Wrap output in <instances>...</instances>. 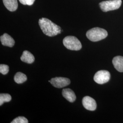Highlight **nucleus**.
<instances>
[{
	"instance_id": "f257e3e1",
	"label": "nucleus",
	"mask_w": 123,
	"mask_h": 123,
	"mask_svg": "<svg viewBox=\"0 0 123 123\" xmlns=\"http://www.w3.org/2000/svg\"><path fill=\"white\" fill-rule=\"evenodd\" d=\"M38 23L41 30L46 35L52 37L61 33V27L48 18H40Z\"/></svg>"
},
{
	"instance_id": "f03ea898",
	"label": "nucleus",
	"mask_w": 123,
	"mask_h": 123,
	"mask_svg": "<svg viewBox=\"0 0 123 123\" xmlns=\"http://www.w3.org/2000/svg\"><path fill=\"white\" fill-rule=\"evenodd\" d=\"M108 32L104 29L99 27H94L89 30L86 33L88 39L92 42H98L105 38Z\"/></svg>"
},
{
	"instance_id": "7ed1b4c3",
	"label": "nucleus",
	"mask_w": 123,
	"mask_h": 123,
	"mask_svg": "<svg viewBox=\"0 0 123 123\" xmlns=\"http://www.w3.org/2000/svg\"><path fill=\"white\" fill-rule=\"evenodd\" d=\"M63 44L67 49L71 50L79 51L82 47L79 40L76 37L72 36L66 37L63 40Z\"/></svg>"
},
{
	"instance_id": "20e7f679",
	"label": "nucleus",
	"mask_w": 123,
	"mask_h": 123,
	"mask_svg": "<svg viewBox=\"0 0 123 123\" xmlns=\"http://www.w3.org/2000/svg\"><path fill=\"white\" fill-rule=\"evenodd\" d=\"M121 4V0H109L102 1L99 4V5L103 12H107L119 9Z\"/></svg>"
},
{
	"instance_id": "39448f33",
	"label": "nucleus",
	"mask_w": 123,
	"mask_h": 123,
	"mask_svg": "<svg viewBox=\"0 0 123 123\" xmlns=\"http://www.w3.org/2000/svg\"><path fill=\"white\" fill-rule=\"evenodd\" d=\"M110 79V73L108 71L103 70L97 72L93 78L94 81L99 84H105L109 81Z\"/></svg>"
},
{
	"instance_id": "423d86ee",
	"label": "nucleus",
	"mask_w": 123,
	"mask_h": 123,
	"mask_svg": "<svg viewBox=\"0 0 123 123\" xmlns=\"http://www.w3.org/2000/svg\"><path fill=\"white\" fill-rule=\"evenodd\" d=\"M52 85L55 88H64L70 84V80L63 77H56L52 78L50 81H49Z\"/></svg>"
},
{
	"instance_id": "0eeeda50",
	"label": "nucleus",
	"mask_w": 123,
	"mask_h": 123,
	"mask_svg": "<svg viewBox=\"0 0 123 123\" xmlns=\"http://www.w3.org/2000/svg\"><path fill=\"white\" fill-rule=\"evenodd\" d=\"M82 104L84 107L87 110L94 111L96 109V102L91 97L89 96H85L84 97L82 100Z\"/></svg>"
},
{
	"instance_id": "6e6552de",
	"label": "nucleus",
	"mask_w": 123,
	"mask_h": 123,
	"mask_svg": "<svg viewBox=\"0 0 123 123\" xmlns=\"http://www.w3.org/2000/svg\"><path fill=\"white\" fill-rule=\"evenodd\" d=\"M0 39L2 45L5 46L12 48L13 47L15 44V41L13 38L6 33L0 36Z\"/></svg>"
},
{
	"instance_id": "1a4fd4ad",
	"label": "nucleus",
	"mask_w": 123,
	"mask_h": 123,
	"mask_svg": "<svg viewBox=\"0 0 123 123\" xmlns=\"http://www.w3.org/2000/svg\"><path fill=\"white\" fill-rule=\"evenodd\" d=\"M62 95L68 101L71 103L74 102L76 99L74 92L69 88L63 89L62 91Z\"/></svg>"
},
{
	"instance_id": "9d476101",
	"label": "nucleus",
	"mask_w": 123,
	"mask_h": 123,
	"mask_svg": "<svg viewBox=\"0 0 123 123\" xmlns=\"http://www.w3.org/2000/svg\"><path fill=\"white\" fill-rule=\"evenodd\" d=\"M114 68L119 72H123V57L117 56L112 61Z\"/></svg>"
},
{
	"instance_id": "9b49d317",
	"label": "nucleus",
	"mask_w": 123,
	"mask_h": 123,
	"mask_svg": "<svg viewBox=\"0 0 123 123\" xmlns=\"http://www.w3.org/2000/svg\"><path fill=\"white\" fill-rule=\"evenodd\" d=\"M5 6L10 12H14L18 8L17 0H2Z\"/></svg>"
},
{
	"instance_id": "f8f14e48",
	"label": "nucleus",
	"mask_w": 123,
	"mask_h": 123,
	"mask_svg": "<svg viewBox=\"0 0 123 123\" xmlns=\"http://www.w3.org/2000/svg\"><path fill=\"white\" fill-rule=\"evenodd\" d=\"M21 60L27 63L31 64L35 60V57L30 52L28 51H24L21 57Z\"/></svg>"
},
{
	"instance_id": "ddd939ff",
	"label": "nucleus",
	"mask_w": 123,
	"mask_h": 123,
	"mask_svg": "<svg viewBox=\"0 0 123 123\" xmlns=\"http://www.w3.org/2000/svg\"><path fill=\"white\" fill-rule=\"evenodd\" d=\"M14 80L15 82L18 84L23 83L27 80L26 75L21 72H18L14 76Z\"/></svg>"
},
{
	"instance_id": "4468645a",
	"label": "nucleus",
	"mask_w": 123,
	"mask_h": 123,
	"mask_svg": "<svg viewBox=\"0 0 123 123\" xmlns=\"http://www.w3.org/2000/svg\"><path fill=\"white\" fill-rule=\"evenodd\" d=\"M12 99L11 96L8 93H0V105L1 106L5 102H9Z\"/></svg>"
},
{
	"instance_id": "2eb2a0df",
	"label": "nucleus",
	"mask_w": 123,
	"mask_h": 123,
	"mask_svg": "<svg viewBox=\"0 0 123 123\" xmlns=\"http://www.w3.org/2000/svg\"><path fill=\"white\" fill-rule=\"evenodd\" d=\"M11 123H28V121L27 119L23 116H19L13 119Z\"/></svg>"
},
{
	"instance_id": "dca6fc26",
	"label": "nucleus",
	"mask_w": 123,
	"mask_h": 123,
	"mask_svg": "<svg viewBox=\"0 0 123 123\" xmlns=\"http://www.w3.org/2000/svg\"><path fill=\"white\" fill-rule=\"evenodd\" d=\"M9 71V66L6 64H2L0 65V73L2 74H6Z\"/></svg>"
},
{
	"instance_id": "f3484780",
	"label": "nucleus",
	"mask_w": 123,
	"mask_h": 123,
	"mask_svg": "<svg viewBox=\"0 0 123 123\" xmlns=\"http://www.w3.org/2000/svg\"><path fill=\"white\" fill-rule=\"evenodd\" d=\"M20 3L24 5L31 6L33 4L35 0H19Z\"/></svg>"
}]
</instances>
